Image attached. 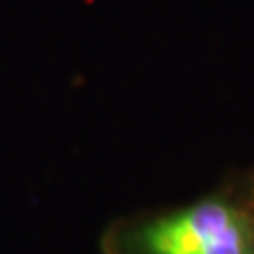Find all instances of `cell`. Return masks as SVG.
<instances>
[{
  "mask_svg": "<svg viewBox=\"0 0 254 254\" xmlns=\"http://www.w3.org/2000/svg\"><path fill=\"white\" fill-rule=\"evenodd\" d=\"M244 178H246V182L250 185V189L254 190V170H252V172H248V174H244Z\"/></svg>",
  "mask_w": 254,
  "mask_h": 254,
  "instance_id": "obj_2",
  "label": "cell"
},
{
  "mask_svg": "<svg viewBox=\"0 0 254 254\" xmlns=\"http://www.w3.org/2000/svg\"><path fill=\"white\" fill-rule=\"evenodd\" d=\"M102 254H254V190L242 174L185 205L119 220Z\"/></svg>",
  "mask_w": 254,
  "mask_h": 254,
  "instance_id": "obj_1",
  "label": "cell"
}]
</instances>
